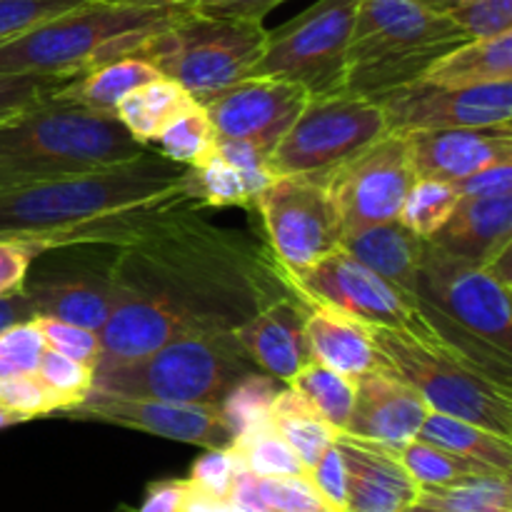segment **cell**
Listing matches in <instances>:
<instances>
[{"label": "cell", "mask_w": 512, "mask_h": 512, "mask_svg": "<svg viewBox=\"0 0 512 512\" xmlns=\"http://www.w3.org/2000/svg\"><path fill=\"white\" fill-rule=\"evenodd\" d=\"M335 445L345 468L348 512H403L418 500V483L390 448L345 433L335 435Z\"/></svg>", "instance_id": "obj_20"}, {"label": "cell", "mask_w": 512, "mask_h": 512, "mask_svg": "<svg viewBox=\"0 0 512 512\" xmlns=\"http://www.w3.org/2000/svg\"><path fill=\"white\" fill-rule=\"evenodd\" d=\"M18 423H25L23 415L13 413V410H8V408H3V405H0V430L10 428V425H18Z\"/></svg>", "instance_id": "obj_59"}, {"label": "cell", "mask_w": 512, "mask_h": 512, "mask_svg": "<svg viewBox=\"0 0 512 512\" xmlns=\"http://www.w3.org/2000/svg\"><path fill=\"white\" fill-rule=\"evenodd\" d=\"M258 490L268 512H330L308 475L258 478Z\"/></svg>", "instance_id": "obj_42"}, {"label": "cell", "mask_w": 512, "mask_h": 512, "mask_svg": "<svg viewBox=\"0 0 512 512\" xmlns=\"http://www.w3.org/2000/svg\"><path fill=\"white\" fill-rule=\"evenodd\" d=\"M123 512H128V510H123Z\"/></svg>", "instance_id": "obj_62"}, {"label": "cell", "mask_w": 512, "mask_h": 512, "mask_svg": "<svg viewBox=\"0 0 512 512\" xmlns=\"http://www.w3.org/2000/svg\"><path fill=\"white\" fill-rule=\"evenodd\" d=\"M460 193L445 180L418 178L408 190L398 220L423 240H430L453 215Z\"/></svg>", "instance_id": "obj_39"}, {"label": "cell", "mask_w": 512, "mask_h": 512, "mask_svg": "<svg viewBox=\"0 0 512 512\" xmlns=\"http://www.w3.org/2000/svg\"><path fill=\"white\" fill-rule=\"evenodd\" d=\"M80 3L83 0H0V43Z\"/></svg>", "instance_id": "obj_47"}, {"label": "cell", "mask_w": 512, "mask_h": 512, "mask_svg": "<svg viewBox=\"0 0 512 512\" xmlns=\"http://www.w3.org/2000/svg\"><path fill=\"white\" fill-rule=\"evenodd\" d=\"M360 0H318L280 28L268 30L258 78L298 83L310 95L343 93L345 63Z\"/></svg>", "instance_id": "obj_10"}, {"label": "cell", "mask_w": 512, "mask_h": 512, "mask_svg": "<svg viewBox=\"0 0 512 512\" xmlns=\"http://www.w3.org/2000/svg\"><path fill=\"white\" fill-rule=\"evenodd\" d=\"M470 40L450 15L418 0H360L343 93L375 100L420 80L445 53Z\"/></svg>", "instance_id": "obj_6"}, {"label": "cell", "mask_w": 512, "mask_h": 512, "mask_svg": "<svg viewBox=\"0 0 512 512\" xmlns=\"http://www.w3.org/2000/svg\"><path fill=\"white\" fill-rule=\"evenodd\" d=\"M430 408L393 373H368L355 378V400L343 433L398 450L418 438Z\"/></svg>", "instance_id": "obj_19"}, {"label": "cell", "mask_w": 512, "mask_h": 512, "mask_svg": "<svg viewBox=\"0 0 512 512\" xmlns=\"http://www.w3.org/2000/svg\"><path fill=\"white\" fill-rule=\"evenodd\" d=\"M388 133L383 110L360 95H310L305 108L268 155L275 175L325 180L335 168Z\"/></svg>", "instance_id": "obj_11"}, {"label": "cell", "mask_w": 512, "mask_h": 512, "mask_svg": "<svg viewBox=\"0 0 512 512\" xmlns=\"http://www.w3.org/2000/svg\"><path fill=\"white\" fill-rule=\"evenodd\" d=\"M240 473V463L230 448H210L193 463L188 475V483L215 498H228L230 488L235 483V475Z\"/></svg>", "instance_id": "obj_48"}, {"label": "cell", "mask_w": 512, "mask_h": 512, "mask_svg": "<svg viewBox=\"0 0 512 512\" xmlns=\"http://www.w3.org/2000/svg\"><path fill=\"white\" fill-rule=\"evenodd\" d=\"M25 293L33 303L35 315L40 318L63 320V323L98 333L118 300V285L110 278V273L105 278L100 275H55V278L25 283Z\"/></svg>", "instance_id": "obj_26"}, {"label": "cell", "mask_w": 512, "mask_h": 512, "mask_svg": "<svg viewBox=\"0 0 512 512\" xmlns=\"http://www.w3.org/2000/svg\"><path fill=\"white\" fill-rule=\"evenodd\" d=\"M43 250L23 238H0V295L15 293L28 280L30 263Z\"/></svg>", "instance_id": "obj_50"}, {"label": "cell", "mask_w": 512, "mask_h": 512, "mask_svg": "<svg viewBox=\"0 0 512 512\" xmlns=\"http://www.w3.org/2000/svg\"><path fill=\"white\" fill-rule=\"evenodd\" d=\"M185 333H193V330L178 315L143 295L118 288V300L103 328L98 330L100 353L95 368L145 358Z\"/></svg>", "instance_id": "obj_22"}, {"label": "cell", "mask_w": 512, "mask_h": 512, "mask_svg": "<svg viewBox=\"0 0 512 512\" xmlns=\"http://www.w3.org/2000/svg\"><path fill=\"white\" fill-rule=\"evenodd\" d=\"M238 458L240 468L253 473L255 478H283V475H308L298 455L278 435L273 423H263L233 438L228 445Z\"/></svg>", "instance_id": "obj_34"}, {"label": "cell", "mask_w": 512, "mask_h": 512, "mask_svg": "<svg viewBox=\"0 0 512 512\" xmlns=\"http://www.w3.org/2000/svg\"><path fill=\"white\" fill-rule=\"evenodd\" d=\"M35 318V308L30 303L28 293H25V285L15 293L8 295H0V333L10 325H18L25 323V320H33Z\"/></svg>", "instance_id": "obj_55"}, {"label": "cell", "mask_w": 512, "mask_h": 512, "mask_svg": "<svg viewBox=\"0 0 512 512\" xmlns=\"http://www.w3.org/2000/svg\"><path fill=\"white\" fill-rule=\"evenodd\" d=\"M480 268L488 270L490 275H493L495 280H498L500 285H505V288L510 290V275H512V245H508V248L500 250L495 258H490L488 263L480 265Z\"/></svg>", "instance_id": "obj_57"}, {"label": "cell", "mask_w": 512, "mask_h": 512, "mask_svg": "<svg viewBox=\"0 0 512 512\" xmlns=\"http://www.w3.org/2000/svg\"><path fill=\"white\" fill-rule=\"evenodd\" d=\"M0 405L13 410V413L23 415L25 420L60 415V410H63L58 398L45 388L43 380L35 373L0 380Z\"/></svg>", "instance_id": "obj_43"}, {"label": "cell", "mask_w": 512, "mask_h": 512, "mask_svg": "<svg viewBox=\"0 0 512 512\" xmlns=\"http://www.w3.org/2000/svg\"><path fill=\"white\" fill-rule=\"evenodd\" d=\"M188 183L203 208H255V190L233 163L215 150L205 163L188 168Z\"/></svg>", "instance_id": "obj_37"}, {"label": "cell", "mask_w": 512, "mask_h": 512, "mask_svg": "<svg viewBox=\"0 0 512 512\" xmlns=\"http://www.w3.org/2000/svg\"><path fill=\"white\" fill-rule=\"evenodd\" d=\"M265 38L268 30L263 23L185 13L145 40L135 58L148 60L163 78L183 85L195 103L205 105L253 75Z\"/></svg>", "instance_id": "obj_9"}, {"label": "cell", "mask_w": 512, "mask_h": 512, "mask_svg": "<svg viewBox=\"0 0 512 512\" xmlns=\"http://www.w3.org/2000/svg\"><path fill=\"white\" fill-rule=\"evenodd\" d=\"M395 378L408 383L433 413L453 415L512 440V390L438 338L370 328Z\"/></svg>", "instance_id": "obj_7"}, {"label": "cell", "mask_w": 512, "mask_h": 512, "mask_svg": "<svg viewBox=\"0 0 512 512\" xmlns=\"http://www.w3.org/2000/svg\"><path fill=\"white\" fill-rule=\"evenodd\" d=\"M155 145H158V153L163 158L193 168V165L205 163L215 153V148H218V130H215L213 120L205 113L203 105L195 103L193 108L180 113L163 130V135L155 140Z\"/></svg>", "instance_id": "obj_38"}, {"label": "cell", "mask_w": 512, "mask_h": 512, "mask_svg": "<svg viewBox=\"0 0 512 512\" xmlns=\"http://www.w3.org/2000/svg\"><path fill=\"white\" fill-rule=\"evenodd\" d=\"M280 3L285 0H180V5H185L195 15L243 20V23H263L265 15Z\"/></svg>", "instance_id": "obj_51"}, {"label": "cell", "mask_w": 512, "mask_h": 512, "mask_svg": "<svg viewBox=\"0 0 512 512\" xmlns=\"http://www.w3.org/2000/svg\"><path fill=\"white\" fill-rule=\"evenodd\" d=\"M35 323H38L40 335H43L45 348L55 350V353L65 355V358L80 360V363L90 365L95 370L100 353L98 333L78 328V325L63 323V320L40 318V315H35Z\"/></svg>", "instance_id": "obj_46"}, {"label": "cell", "mask_w": 512, "mask_h": 512, "mask_svg": "<svg viewBox=\"0 0 512 512\" xmlns=\"http://www.w3.org/2000/svg\"><path fill=\"white\" fill-rule=\"evenodd\" d=\"M403 512H455V510H445V508H433V505H423V503H413L408 505Z\"/></svg>", "instance_id": "obj_61"}, {"label": "cell", "mask_w": 512, "mask_h": 512, "mask_svg": "<svg viewBox=\"0 0 512 512\" xmlns=\"http://www.w3.org/2000/svg\"><path fill=\"white\" fill-rule=\"evenodd\" d=\"M415 310L445 345L512 390L510 290L488 270L428 240L415 285Z\"/></svg>", "instance_id": "obj_5"}, {"label": "cell", "mask_w": 512, "mask_h": 512, "mask_svg": "<svg viewBox=\"0 0 512 512\" xmlns=\"http://www.w3.org/2000/svg\"><path fill=\"white\" fill-rule=\"evenodd\" d=\"M280 390H283V385L278 378L258 373V370H250L230 385L228 393L220 400V413H223V420L233 438H238L245 430L268 423L270 408H273V400L278 398Z\"/></svg>", "instance_id": "obj_36"}, {"label": "cell", "mask_w": 512, "mask_h": 512, "mask_svg": "<svg viewBox=\"0 0 512 512\" xmlns=\"http://www.w3.org/2000/svg\"><path fill=\"white\" fill-rule=\"evenodd\" d=\"M185 480H155L145 490V498L135 512H178Z\"/></svg>", "instance_id": "obj_53"}, {"label": "cell", "mask_w": 512, "mask_h": 512, "mask_svg": "<svg viewBox=\"0 0 512 512\" xmlns=\"http://www.w3.org/2000/svg\"><path fill=\"white\" fill-rule=\"evenodd\" d=\"M405 140L415 178L458 183L493 165L512 163V125L418 130Z\"/></svg>", "instance_id": "obj_18"}, {"label": "cell", "mask_w": 512, "mask_h": 512, "mask_svg": "<svg viewBox=\"0 0 512 512\" xmlns=\"http://www.w3.org/2000/svg\"><path fill=\"white\" fill-rule=\"evenodd\" d=\"M43 353L45 343L35 318L5 328L0 333V380L35 373Z\"/></svg>", "instance_id": "obj_41"}, {"label": "cell", "mask_w": 512, "mask_h": 512, "mask_svg": "<svg viewBox=\"0 0 512 512\" xmlns=\"http://www.w3.org/2000/svg\"><path fill=\"white\" fill-rule=\"evenodd\" d=\"M305 340H308L310 360L340 375L355 380L368 373H390L388 360L375 345L370 328L355 323L343 313L308 305Z\"/></svg>", "instance_id": "obj_24"}, {"label": "cell", "mask_w": 512, "mask_h": 512, "mask_svg": "<svg viewBox=\"0 0 512 512\" xmlns=\"http://www.w3.org/2000/svg\"><path fill=\"white\" fill-rule=\"evenodd\" d=\"M145 150L115 115L50 95L0 123V188L88 173Z\"/></svg>", "instance_id": "obj_3"}, {"label": "cell", "mask_w": 512, "mask_h": 512, "mask_svg": "<svg viewBox=\"0 0 512 512\" xmlns=\"http://www.w3.org/2000/svg\"><path fill=\"white\" fill-rule=\"evenodd\" d=\"M448 15L470 40L512 33V0H468Z\"/></svg>", "instance_id": "obj_45"}, {"label": "cell", "mask_w": 512, "mask_h": 512, "mask_svg": "<svg viewBox=\"0 0 512 512\" xmlns=\"http://www.w3.org/2000/svg\"><path fill=\"white\" fill-rule=\"evenodd\" d=\"M388 133L408 135L418 130L485 128L512 125V83H488L475 88H443L420 78L375 98Z\"/></svg>", "instance_id": "obj_15"}, {"label": "cell", "mask_w": 512, "mask_h": 512, "mask_svg": "<svg viewBox=\"0 0 512 512\" xmlns=\"http://www.w3.org/2000/svg\"><path fill=\"white\" fill-rule=\"evenodd\" d=\"M270 423L278 430L280 438L293 448L298 460L303 463L305 473H310L320 455L335 443V430L315 413L313 405L288 385L278 393L270 408Z\"/></svg>", "instance_id": "obj_31"}, {"label": "cell", "mask_w": 512, "mask_h": 512, "mask_svg": "<svg viewBox=\"0 0 512 512\" xmlns=\"http://www.w3.org/2000/svg\"><path fill=\"white\" fill-rule=\"evenodd\" d=\"M305 315L308 305L295 293H285L240 323L233 335L263 373L290 383L293 375L310 363Z\"/></svg>", "instance_id": "obj_21"}, {"label": "cell", "mask_w": 512, "mask_h": 512, "mask_svg": "<svg viewBox=\"0 0 512 512\" xmlns=\"http://www.w3.org/2000/svg\"><path fill=\"white\" fill-rule=\"evenodd\" d=\"M93 373L95 370L90 368V365L73 358H65V355L48 348H45L38 370H35V375L43 380L45 388L58 398L60 408H63L60 415H63L65 410L75 408L78 403H83L85 395L93 388Z\"/></svg>", "instance_id": "obj_40"}, {"label": "cell", "mask_w": 512, "mask_h": 512, "mask_svg": "<svg viewBox=\"0 0 512 512\" xmlns=\"http://www.w3.org/2000/svg\"><path fill=\"white\" fill-rule=\"evenodd\" d=\"M445 253L485 265L512 245V195L470 198L460 195L448 223L430 238Z\"/></svg>", "instance_id": "obj_23"}, {"label": "cell", "mask_w": 512, "mask_h": 512, "mask_svg": "<svg viewBox=\"0 0 512 512\" xmlns=\"http://www.w3.org/2000/svg\"><path fill=\"white\" fill-rule=\"evenodd\" d=\"M308 478L330 512H348L345 510V468L338 445L333 443L320 455L318 463L310 468Z\"/></svg>", "instance_id": "obj_49"}, {"label": "cell", "mask_w": 512, "mask_h": 512, "mask_svg": "<svg viewBox=\"0 0 512 512\" xmlns=\"http://www.w3.org/2000/svg\"><path fill=\"white\" fill-rule=\"evenodd\" d=\"M190 13L185 5H125L83 0L75 8L0 43V75L78 78L135 55L155 33Z\"/></svg>", "instance_id": "obj_4"}, {"label": "cell", "mask_w": 512, "mask_h": 512, "mask_svg": "<svg viewBox=\"0 0 512 512\" xmlns=\"http://www.w3.org/2000/svg\"><path fill=\"white\" fill-rule=\"evenodd\" d=\"M268 250L283 273H300L340 245L338 213L325 180L275 175L255 200Z\"/></svg>", "instance_id": "obj_13"}, {"label": "cell", "mask_w": 512, "mask_h": 512, "mask_svg": "<svg viewBox=\"0 0 512 512\" xmlns=\"http://www.w3.org/2000/svg\"><path fill=\"white\" fill-rule=\"evenodd\" d=\"M308 98L310 93L298 83L250 75L215 95L203 108L213 120L218 138L243 140L270 155Z\"/></svg>", "instance_id": "obj_17"}, {"label": "cell", "mask_w": 512, "mask_h": 512, "mask_svg": "<svg viewBox=\"0 0 512 512\" xmlns=\"http://www.w3.org/2000/svg\"><path fill=\"white\" fill-rule=\"evenodd\" d=\"M460 195L470 198H498V195H512V163L493 165L480 173L468 175V178L453 183Z\"/></svg>", "instance_id": "obj_52"}, {"label": "cell", "mask_w": 512, "mask_h": 512, "mask_svg": "<svg viewBox=\"0 0 512 512\" xmlns=\"http://www.w3.org/2000/svg\"><path fill=\"white\" fill-rule=\"evenodd\" d=\"M425 80L443 88H475L512 78V33L495 38H473L445 53Z\"/></svg>", "instance_id": "obj_27"}, {"label": "cell", "mask_w": 512, "mask_h": 512, "mask_svg": "<svg viewBox=\"0 0 512 512\" xmlns=\"http://www.w3.org/2000/svg\"><path fill=\"white\" fill-rule=\"evenodd\" d=\"M110 278L178 315L193 333H233L260 308L290 293L270 250L215 228L200 210L173 215L118 248Z\"/></svg>", "instance_id": "obj_1"}, {"label": "cell", "mask_w": 512, "mask_h": 512, "mask_svg": "<svg viewBox=\"0 0 512 512\" xmlns=\"http://www.w3.org/2000/svg\"><path fill=\"white\" fill-rule=\"evenodd\" d=\"M110 3H125V5H173L180 0H110Z\"/></svg>", "instance_id": "obj_60"}, {"label": "cell", "mask_w": 512, "mask_h": 512, "mask_svg": "<svg viewBox=\"0 0 512 512\" xmlns=\"http://www.w3.org/2000/svg\"><path fill=\"white\" fill-rule=\"evenodd\" d=\"M283 280L290 293L298 295L305 305L330 308L365 328L403 330L418 338H438L393 285L358 263L340 245L300 273H283Z\"/></svg>", "instance_id": "obj_12"}, {"label": "cell", "mask_w": 512, "mask_h": 512, "mask_svg": "<svg viewBox=\"0 0 512 512\" xmlns=\"http://www.w3.org/2000/svg\"><path fill=\"white\" fill-rule=\"evenodd\" d=\"M418 3L423 5V8L433 10V13L448 15L450 10H455V8H458V5L468 3V0H418Z\"/></svg>", "instance_id": "obj_58"}, {"label": "cell", "mask_w": 512, "mask_h": 512, "mask_svg": "<svg viewBox=\"0 0 512 512\" xmlns=\"http://www.w3.org/2000/svg\"><path fill=\"white\" fill-rule=\"evenodd\" d=\"M70 78L58 75H0V123L58 93Z\"/></svg>", "instance_id": "obj_44"}, {"label": "cell", "mask_w": 512, "mask_h": 512, "mask_svg": "<svg viewBox=\"0 0 512 512\" xmlns=\"http://www.w3.org/2000/svg\"><path fill=\"white\" fill-rule=\"evenodd\" d=\"M288 385L293 390H298V393L313 405L315 413H318L335 433H343L355 400L353 378L335 373V370L310 360L308 365H303V368L293 375V380H290Z\"/></svg>", "instance_id": "obj_33"}, {"label": "cell", "mask_w": 512, "mask_h": 512, "mask_svg": "<svg viewBox=\"0 0 512 512\" xmlns=\"http://www.w3.org/2000/svg\"><path fill=\"white\" fill-rule=\"evenodd\" d=\"M425 243L420 235L405 228L400 220L370 225L340 238V248L353 255L358 263L373 270L375 275L393 285L415 308V285H418L420 263H423Z\"/></svg>", "instance_id": "obj_25"}, {"label": "cell", "mask_w": 512, "mask_h": 512, "mask_svg": "<svg viewBox=\"0 0 512 512\" xmlns=\"http://www.w3.org/2000/svg\"><path fill=\"white\" fill-rule=\"evenodd\" d=\"M65 418L98 420V423L120 425L140 430L175 443L200 445V448H228L233 433L225 425L220 405L205 403H168L155 398H133L90 388L83 403L65 410Z\"/></svg>", "instance_id": "obj_16"}, {"label": "cell", "mask_w": 512, "mask_h": 512, "mask_svg": "<svg viewBox=\"0 0 512 512\" xmlns=\"http://www.w3.org/2000/svg\"><path fill=\"white\" fill-rule=\"evenodd\" d=\"M415 503L455 512H512V480L503 473L465 475L448 485L420 488Z\"/></svg>", "instance_id": "obj_32"}, {"label": "cell", "mask_w": 512, "mask_h": 512, "mask_svg": "<svg viewBox=\"0 0 512 512\" xmlns=\"http://www.w3.org/2000/svg\"><path fill=\"white\" fill-rule=\"evenodd\" d=\"M403 468L408 470L410 478L418 483V488H430V485H448L453 480L465 478V475H485V473H500V470L490 468V465L478 463L473 458H463L450 450L430 445L425 440L415 438L410 443L400 445L393 450ZM508 475V473H503Z\"/></svg>", "instance_id": "obj_35"}, {"label": "cell", "mask_w": 512, "mask_h": 512, "mask_svg": "<svg viewBox=\"0 0 512 512\" xmlns=\"http://www.w3.org/2000/svg\"><path fill=\"white\" fill-rule=\"evenodd\" d=\"M188 210H203L188 165L145 150L88 173L0 188V238L30 240L43 253L68 245L123 248Z\"/></svg>", "instance_id": "obj_2"}, {"label": "cell", "mask_w": 512, "mask_h": 512, "mask_svg": "<svg viewBox=\"0 0 512 512\" xmlns=\"http://www.w3.org/2000/svg\"><path fill=\"white\" fill-rule=\"evenodd\" d=\"M195 100L183 85L170 78H155L140 88L130 90L118 105H115V118L123 123V128L133 135L138 143L150 145L163 135V130L193 108Z\"/></svg>", "instance_id": "obj_28"}, {"label": "cell", "mask_w": 512, "mask_h": 512, "mask_svg": "<svg viewBox=\"0 0 512 512\" xmlns=\"http://www.w3.org/2000/svg\"><path fill=\"white\" fill-rule=\"evenodd\" d=\"M405 135L385 133L325 178L343 235L398 220L415 183Z\"/></svg>", "instance_id": "obj_14"}, {"label": "cell", "mask_w": 512, "mask_h": 512, "mask_svg": "<svg viewBox=\"0 0 512 512\" xmlns=\"http://www.w3.org/2000/svg\"><path fill=\"white\" fill-rule=\"evenodd\" d=\"M225 500H228L230 512H268L263 498H260L258 478L243 468H240V473L235 475V483Z\"/></svg>", "instance_id": "obj_54"}, {"label": "cell", "mask_w": 512, "mask_h": 512, "mask_svg": "<svg viewBox=\"0 0 512 512\" xmlns=\"http://www.w3.org/2000/svg\"><path fill=\"white\" fill-rule=\"evenodd\" d=\"M418 438L430 445L450 450L455 455L490 465V468L500 470V473L512 475V440L500 438V435L490 433V430L480 428V425L468 423V420L430 410L428 418L423 420Z\"/></svg>", "instance_id": "obj_30"}, {"label": "cell", "mask_w": 512, "mask_h": 512, "mask_svg": "<svg viewBox=\"0 0 512 512\" xmlns=\"http://www.w3.org/2000/svg\"><path fill=\"white\" fill-rule=\"evenodd\" d=\"M178 512H230L228 500H220L215 495L205 493V490L195 488L193 483H188L185 478L183 498H180Z\"/></svg>", "instance_id": "obj_56"}, {"label": "cell", "mask_w": 512, "mask_h": 512, "mask_svg": "<svg viewBox=\"0 0 512 512\" xmlns=\"http://www.w3.org/2000/svg\"><path fill=\"white\" fill-rule=\"evenodd\" d=\"M255 370L233 333H185L145 358L95 368L93 388L168 403L220 405L230 385Z\"/></svg>", "instance_id": "obj_8"}, {"label": "cell", "mask_w": 512, "mask_h": 512, "mask_svg": "<svg viewBox=\"0 0 512 512\" xmlns=\"http://www.w3.org/2000/svg\"><path fill=\"white\" fill-rule=\"evenodd\" d=\"M155 78H160V73L148 60L128 55V58L113 60V63H105L100 68L78 75L70 83H65L55 95L65 100H73L78 105H85L90 110L115 115V105L130 90L140 88V85L150 83Z\"/></svg>", "instance_id": "obj_29"}]
</instances>
